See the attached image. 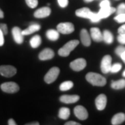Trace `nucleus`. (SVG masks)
Returning a JSON list of instances; mask_svg holds the SVG:
<instances>
[{
    "label": "nucleus",
    "instance_id": "nucleus-31",
    "mask_svg": "<svg viewBox=\"0 0 125 125\" xmlns=\"http://www.w3.org/2000/svg\"><path fill=\"white\" fill-rule=\"evenodd\" d=\"M117 15L122 13H125V4L122 3L118 6L117 9H116Z\"/></svg>",
    "mask_w": 125,
    "mask_h": 125
},
{
    "label": "nucleus",
    "instance_id": "nucleus-43",
    "mask_svg": "<svg viewBox=\"0 0 125 125\" xmlns=\"http://www.w3.org/2000/svg\"><path fill=\"white\" fill-rule=\"evenodd\" d=\"M4 16V12L1 10V9H0V18H3Z\"/></svg>",
    "mask_w": 125,
    "mask_h": 125
},
{
    "label": "nucleus",
    "instance_id": "nucleus-19",
    "mask_svg": "<svg viewBox=\"0 0 125 125\" xmlns=\"http://www.w3.org/2000/svg\"><path fill=\"white\" fill-rule=\"evenodd\" d=\"M92 11L90 10V9L88 8H81V9L76 10L75 14L76 16L82 18H86V19H89L90 18Z\"/></svg>",
    "mask_w": 125,
    "mask_h": 125
},
{
    "label": "nucleus",
    "instance_id": "nucleus-6",
    "mask_svg": "<svg viewBox=\"0 0 125 125\" xmlns=\"http://www.w3.org/2000/svg\"><path fill=\"white\" fill-rule=\"evenodd\" d=\"M112 66V58L110 55H106L104 56L101 62V70L104 74H108L111 71Z\"/></svg>",
    "mask_w": 125,
    "mask_h": 125
},
{
    "label": "nucleus",
    "instance_id": "nucleus-16",
    "mask_svg": "<svg viewBox=\"0 0 125 125\" xmlns=\"http://www.w3.org/2000/svg\"><path fill=\"white\" fill-rule=\"evenodd\" d=\"M40 27H41L39 24L36 22H32L27 29H26L25 30L22 31V33L23 36L30 35V34H32L35 32L39 31L40 29Z\"/></svg>",
    "mask_w": 125,
    "mask_h": 125
},
{
    "label": "nucleus",
    "instance_id": "nucleus-10",
    "mask_svg": "<svg viewBox=\"0 0 125 125\" xmlns=\"http://www.w3.org/2000/svg\"><path fill=\"white\" fill-rule=\"evenodd\" d=\"M107 104V97L104 94H101L95 99V105L99 111H103Z\"/></svg>",
    "mask_w": 125,
    "mask_h": 125
},
{
    "label": "nucleus",
    "instance_id": "nucleus-18",
    "mask_svg": "<svg viewBox=\"0 0 125 125\" xmlns=\"http://www.w3.org/2000/svg\"><path fill=\"white\" fill-rule=\"evenodd\" d=\"M79 100V96L76 94H73V95H62L60 97V101L65 104H73L76 103Z\"/></svg>",
    "mask_w": 125,
    "mask_h": 125
},
{
    "label": "nucleus",
    "instance_id": "nucleus-39",
    "mask_svg": "<svg viewBox=\"0 0 125 125\" xmlns=\"http://www.w3.org/2000/svg\"><path fill=\"white\" fill-rule=\"evenodd\" d=\"M65 125H79L80 124L79 123H77L76 122H74V121H70V122H66Z\"/></svg>",
    "mask_w": 125,
    "mask_h": 125
},
{
    "label": "nucleus",
    "instance_id": "nucleus-13",
    "mask_svg": "<svg viewBox=\"0 0 125 125\" xmlns=\"http://www.w3.org/2000/svg\"><path fill=\"white\" fill-rule=\"evenodd\" d=\"M90 36L92 39L95 42H102L103 40V33L97 27H93L90 29Z\"/></svg>",
    "mask_w": 125,
    "mask_h": 125
},
{
    "label": "nucleus",
    "instance_id": "nucleus-34",
    "mask_svg": "<svg viewBox=\"0 0 125 125\" xmlns=\"http://www.w3.org/2000/svg\"><path fill=\"white\" fill-rule=\"evenodd\" d=\"M117 41L122 45H125V34H119L117 36Z\"/></svg>",
    "mask_w": 125,
    "mask_h": 125
},
{
    "label": "nucleus",
    "instance_id": "nucleus-40",
    "mask_svg": "<svg viewBox=\"0 0 125 125\" xmlns=\"http://www.w3.org/2000/svg\"><path fill=\"white\" fill-rule=\"evenodd\" d=\"M8 124L9 125H17V123L15 122V121L13 119H9V122H8Z\"/></svg>",
    "mask_w": 125,
    "mask_h": 125
},
{
    "label": "nucleus",
    "instance_id": "nucleus-45",
    "mask_svg": "<svg viewBox=\"0 0 125 125\" xmlns=\"http://www.w3.org/2000/svg\"><path fill=\"white\" fill-rule=\"evenodd\" d=\"M122 76H124V77H125V70L123 72V73H122Z\"/></svg>",
    "mask_w": 125,
    "mask_h": 125
},
{
    "label": "nucleus",
    "instance_id": "nucleus-42",
    "mask_svg": "<svg viewBox=\"0 0 125 125\" xmlns=\"http://www.w3.org/2000/svg\"><path fill=\"white\" fill-rule=\"evenodd\" d=\"M27 125H39V122H31V123H28L27 124Z\"/></svg>",
    "mask_w": 125,
    "mask_h": 125
},
{
    "label": "nucleus",
    "instance_id": "nucleus-23",
    "mask_svg": "<svg viewBox=\"0 0 125 125\" xmlns=\"http://www.w3.org/2000/svg\"><path fill=\"white\" fill-rule=\"evenodd\" d=\"M113 36L111 31L108 30H105L103 32V40L106 43V44H111L113 42Z\"/></svg>",
    "mask_w": 125,
    "mask_h": 125
},
{
    "label": "nucleus",
    "instance_id": "nucleus-17",
    "mask_svg": "<svg viewBox=\"0 0 125 125\" xmlns=\"http://www.w3.org/2000/svg\"><path fill=\"white\" fill-rule=\"evenodd\" d=\"M81 40L82 44L85 47H89L91 44V38L86 29H82L80 33Z\"/></svg>",
    "mask_w": 125,
    "mask_h": 125
},
{
    "label": "nucleus",
    "instance_id": "nucleus-36",
    "mask_svg": "<svg viewBox=\"0 0 125 125\" xmlns=\"http://www.w3.org/2000/svg\"><path fill=\"white\" fill-rule=\"evenodd\" d=\"M0 29L4 32V35H6L8 33V27L6 24H0Z\"/></svg>",
    "mask_w": 125,
    "mask_h": 125
},
{
    "label": "nucleus",
    "instance_id": "nucleus-28",
    "mask_svg": "<svg viewBox=\"0 0 125 125\" xmlns=\"http://www.w3.org/2000/svg\"><path fill=\"white\" fill-rule=\"evenodd\" d=\"M90 21L92 22H98L102 19L99 17L98 13H94V12H93L92 14H91V16H90Z\"/></svg>",
    "mask_w": 125,
    "mask_h": 125
},
{
    "label": "nucleus",
    "instance_id": "nucleus-5",
    "mask_svg": "<svg viewBox=\"0 0 125 125\" xmlns=\"http://www.w3.org/2000/svg\"><path fill=\"white\" fill-rule=\"evenodd\" d=\"M56 28L58 32L62 34H70L74 31V24L71 22L60 23Z\"/></svg>",
    "mask_w": 125,
    "mask_h": 125
},
{
    "label": "nucleus",
    "instance_id": "nucleus-29",
    "mask_svg": "<svg viewBox=\"0 0 125 125\" xmlns=\"http://www.w3.org/2000/svg\"><path fill=\"white\" fill-rule=\"evenodd\" d=\"M26 4L31 9H34L38 4V0H25Z\"/></svg>",
    "mask_w": 125,
    "mask_h": 125
},
{
    "label": "nucleus",
    "instance_id": "nucleus-4",
    "mask_svg": "<svg viewBox=\"0 0 125 125\" xmlns=\"http://www.w3.org/2000/svg\"><path fill=\"white\" fill-rule=\"evenodd\" d=\"M1 89L6 93H15L19 91L20 87L15 82H6L1 85Z\"/></svg>",
    "mask_w": 125,
    "mask_h": 125
},
{
    "label": "nucleus",
    "instance_id": "nucleus-35",
    "mask_svg": "<svg viewBox=\"0 0 125 125\" xmlns=\"http://www.w3.org/2000/svg\"><path fill=\"white\" fill-rule=\"evenodd\" d=\"M58 5L61 8H65L68 5V0H57Z\"/></svg>",
    "mask_w": 125,
    "mask_h": 125
},
{
    "label": "nucleus",
    "instance_id": "nucleus-32",
    "mask_svg": "<svg viewBox=\"0 0 125 125\" xmlns=\"http://www.w3.org/2000/svg\"><path fill=\"white\" fill-rule=\"evenodd\" d=\"M100 8H106L111 6V1L109 0H103L99 4Z\"/></svg>",
    "mask_w": 125,
    "mask_h": 125
},
{
    "label": "nucleus",
    "instance_id": "nucleus-33",
    "mask_svg": "<svg viewBox=\"0 0 125 125\" xmlns=\"http://www.w3.org/2000/svg\"><path fill=\"white\" fill-rule=\"evenodd\" d=\"M125 51V47H124V46H119V47H117L116 49H115V54L117 56H120L121 54H122Z\"/></svg>",
    "mask_w": 125,
    "mask_h": 125
},
{
    "label": "nucleus",
    "instance_id": "nucleus-14",
    "mask_svg": "<svg viewBox=\"0 0 125 125\" xmlns=\"http://www.w3.org/2000/svg\"><path fill=\"white\" fill-rule=\"evenodd\" d=\"M51 14V9L49 7H42L36 10L34 13V17L37 18H45Z\"/></svg>",
    "mask_w": 125,
    "mask_h": 125
},
{
    "label": "nucleus",
    "instance_id": "nucleus-8",
    "mask_svg": "<svg viewBox=\"0 0 125 125\" xmlns=\"http://www.w3.org/2000/svg\"><path fill=\"white\" fill-rule=\"evenodd\" d=\"M70 66L74 71H81L86 66V61L84 58H77L70 62Z\"/></svg>",
    "mask_w": 125,
    "mask_h": 125
},
{
    "label": "nucleus",
    "instance_id": "nucleus-20",
    "mask_svg": "<svg viewBox=\"0 0 125 125\" xmlns=\"http://www.w3.org/2000/svg\"><path fill=\"white\" fill-rule=\"evenodd\" d=\"M125 121V114L123 113H117L113 117L111 120L112 125H119L122 124Z\"/></svg>",
    "mask_w": 125,
    "mask_h": 125
},
{
    "label": "nucleus",
    "instance_id": "nucleus-7",
    "mask_svg": "<svg viewBox=\"0 0 125 125\" xmlns=\"http://www.w3.org/2000/svg\"><path fill=\"white\" fill-rule=\"evenodd\" d=\"M17 73V69L12 65H1L0 74L5 77L13 76Z\"/></svg>",
    "mask_w": 125,
    "mask_h": 125
},
{
    "label": "nucleus",
    "instance_id": "nucleus-30",
    "mask_svg": "<svg viewBox=\"0 0 125 125\" xmlns=\"http://www.w3.org/2000/svg\"><path fill=\"white\" fill-rule=\"evenodd\" d=\"M114 20L118 23L125 22V13H122L117 15L114 18Z\"/></svg>",
    "mask_w": 125,
    "mask_h": 125
},
{
    "label": "nucleus",
    "instance_id": "nucleus-44",
    "mask_svg": "<svg viewBox=\"0 0 125 125\" xmlns=\"http://www.w3.org/2000/svg\"><path fill=\"white\" fill-rule=\"evenodd\" d=\"M93 1H94V0H84V1H85V2H91Z\"/></svg>",
    "mask_w": 125,
    "mask_h": 125
},
{
    "label": "nucleus",
    "instance_id": "nucleus-37",
    "mask_svg": "<svg viewBox=\"0 0 125 125\" xmlns=\"http://www.w3.org/2000/svg\"><path fill=\"white\" fill-rule=\"evenodd\" d=\"M4 32L1 31V29H0V47L3 46L4 44Z\"/></svg>",
    "mask_w": 125,
    "mask_h": 125
},
{
    "label": "nucleus",
    "instance_id": "nucleus-24",
    "mask_svg": "<svg viewBox=\"0 0 125 125\" xmlns=\"http://www.w3.org/2000/svg\"><path fill=\"white\" fill-rule=\"evenodd\" d=\"M70 115V111L68 108L62 107L59 110L58 117L62 120H67Z\"/></svg>",
    "mask_w": 125,
    "mask_h": 125
},
{
    "label": "nucleus",
    "instance_id": "nucleus-12",
    "mask_svg": "<svg viewBox=\"0 0 125 125\" xmlns=\"http://www.w3.org/2000/svg\"><path fill=\"white\" fill-rule=\"evenodd\" d=\"M115 12H116V9L109 6L106 8H100L98 14L101 19H104L108 18L111 14L114 13Z\"/></svg>",
    "mask_w": 125,
    "mask_h": 125
},
{
    "label": "nucleus",
    "instance_id": "nucleus-41",
    "mask_svg": "<svg viewBox=\"0 0 125 125\" xmlns=\"http://www.w3.org/2000/svg\"><path fill=\"white\" fill-rule=\"evenodd\" d=\"M120 57L121 58H122V60L124 61V62L125 63V51L122 53V54H121V56H120Z\"/></svg>",
    "mask_w": 125,
    "mask_h": 125
},
{
    "label": "nucleus",
    "instance_id": "nucleus-9",
    "mask_svg": "<svg viewBox=\"0 0 125 125\" xmlns=\"http://www.w3.org/2000/svg\"><path fill=\"white\" fill-rule=\"evenodd\" d=\"M74 113L75 116L80 120H85L88 117V113L86 108L81 105H79L74 108Z\"/></svg>",
    "mask_w": 125,
    "mask_h": 125
},
{
    "label": "nucleus",
    "instance_id": "nucleus-26",
    "mask_svg": "<svg viewBox=\"0 0 125 125\" xmlns=\"http://www.w3.org/2000/svg\"><path fill=\"white\" fill-rule=\"evenodd\" d=\"M74 83L71 81H64L59 86V88L61 91H66V90H69L71 89L73 87Z\"/></svg>",
    "mask_w": 125,
    "mask_h": 125
},
{
    "label": "nucleus",
    "instance_id": "nucleus-38",
    "mask_svg": "<svg viewBox=\"0 0 125 125\" xmlns=\"http://www.w3.org/2000/svg\"><path fill=\"white\" fill-rule=\"evenodd\" d=\"M119 34H125V24H123L118 29Z\"/></svg>",
    "mask_w": 125,
    "mask_h": 125
},
{
    "label": "nucleus",
    "instance_id": "nucleus-3",
    "mask_svg": "<svg viewBox=\"0 0 125 125\" xmlns=\"http://www.w3.org/2000/svg\"><path fill=\"white\" fill-rule=\"evenodd\" d=\"M60 73V70L57 67H52L45 76V81L47 83H52L56 80Z\"/></svg>",
    "mask_w": 125,
    "mask_h": 125
},
{
    "label": "nucleus",
    "instance_id": "nucleus-25",
    "mask_svg": "<svg viewBox=\"0 0 125 125\" xmlns=\"http://www.w3.org/2000/svg\"><path fill=\"white\" fill-rule=\"evenodd\" d=\"M41 42H42L41 37L38 35H36L33 37H32L30 40V45H31V47H33V48L38 47L41 44Z\"/></svg>",
    "mask_w": 125,
    "mask_h": 125
},
{
    "label": "nucleus",
    "instance_id": "nucleus-11",
    "mask_svg": "<svg viewBox=\"0 0 125 125\" xmlns=\"http://www.w3.org/2000/svg\"><path fill=\"white\" fill-rule=\"evenodd\" d=\"M12 34H13L14 40L17 44L20 45L24 41V36H23L22 30L20 29V28L18 27H13L12 29Z\"/></svg>",
    "mask_w": 125,
    "mask_h": 125
},
{
    "label": "nucleus",
    "instance_id": "nucleus-1",
    "mask_svg": "<svg viewBox=\"0 0 125 125\" xmlns=\"http://www.w3.org/2000/svg\"><path fill=\"white\" fill-rule=\"evenodd\" d=\"M85 79L90 83L95 86H104L106 84V78L97 73L89 72L86 74Z\"/></svg>",
    "mask_w": 125,
    "mask_h": 125
},
{
    "label": "nucleus",
    "instance_id": "nucleus-22",
    "mask_svg": "<svg viewBox=\"0 0 125 125\" xmlns=\"http://www.w3.org/2000/svg\"><path fill=\"white\" fill-rule=\"evenodd\" d=\"M111 88L115 90H120L125 88V79H120L118 81H112Z\"/></svg>",
    "mask_w": 125,
    "mask_h": 125
},
{
    "label": "nucleus",
    "instance_id": "nucleus-2",
    "mask_svg": "<svg viewBox=\"0 0 125 125\" xmlns=\"http://www.w3.org/2000/svg\"><path fill=\"white\" fill-rule=\"evenodd\" d=\"M79 44V40H73L69 41L62 47L59 49L58 52V55L61 56H63V57L68 56L72 51H73L74 49H75Z\"/></svg>",
    "mask_w": 125,
    "mask_h": 125
},
{
    "label": "nucleus",
    "instance_id": "nucleus-21",
    "mask_svg": "<svg viewBox=\"0 0 125 125\" xmlns=\"http://www.w3.org/2000/svg\"><path fill=\"white\" fill-rule=\"evenodd\" d=\"M46 36L49 40L56 41L59 38V32L58 31V30L49 29L46 32Z\"/></svg>",
    "mask_w": 125,
    "mask_h": 125
},
{
    "label": "nucleus",
    "instance_id": "nucleus-15",
    "mask_svg": "<svg viewBox=\"0 0 125 125\" xmlns=\"http://www.w3.org/2000/svg\"><path fill=\"white\" fill-rule=\"evenodd\" d=\"M54 56V51L52 49L46 48L43 49L39 54V59L41 61H47L50 60Z\"/></svg>",
    "mask_w": 125,
    "mask_h": 125
},
{
    "label": "nucleus",
    "instance_id": "nucleus-27",
    "mask_svg": "<svg viewBox=\"0 0 125 125\" xmlns=\"http://www.w3.org/2000/svg\"><path fill=\"white\" fill-rule=\"evenodd\" d=\"M122 69V65L120 63H115L113 65H112L111 68V71L110 72L112 73H117Z\"/></svg>",
    "mask_w": 125,
    "mask_h": 125
}]
</instances>
